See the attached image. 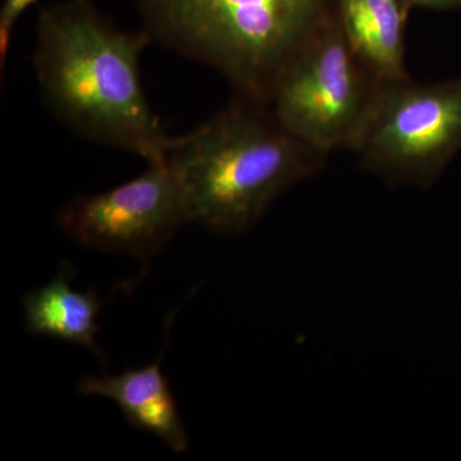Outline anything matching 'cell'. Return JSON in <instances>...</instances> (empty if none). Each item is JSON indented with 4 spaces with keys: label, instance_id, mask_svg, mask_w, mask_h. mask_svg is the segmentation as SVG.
<instances>
[{
    "label": "cell",
    "instance_id": "1",
    "mask_svg": "<svg viewBox=\"0 0 461 461\" xmlns=\"http://www.w3.org/2000/svg\"><path fill=\"white\" fill-rule=\"evenodd\" d=\"M153 44L144 30L115 25L90 0H60L36 20L33 75L45 108L83 140L166 159L172 136L149 103L141 57Z\"/></svg>",
    "mask_w": 461,
    "mask_h": 461
},
{
    "label": "cell",
    "instance_id": "2",
    "mask_svg": "<svg viewBox=\"0 0 461 461\" xmlns=\"http://www.w3.org/2000/svg\"><path fill=\"white\" fill-rule=\"evenodd\" d=\"M326 156L287 131L266 103L235 95L169 142L166 159L180 182L191 223L241 235L273 203L323 169Z\"/></svg>",
    "mask_w": 461,
    "mask_h": 461
},
{
    "label": "cell",
    "instance_id": "3",
    "mask_svg": "<svg viewBox=\"0 0 461 461\" xmlns=\"http://www.w3.org/2000/svg\"><path fill=\"white\" fill-rule=\"evenodd\" d=\"M151 41L222 76L235 95L268 104L287 63L338 0H135Z\"/></svg>",
    "mask_w": 461,
    "mask_h": 461
},
{
    "label": "cell",
    "instance_id": "4",
    "mask_svg": "<svg viewBox=\"0 0 461 461\" xmlns=\"http://www.w3.org/2000/svg\"><path fill=\"white\" fill-rule=\"evenodd\" d=\"M382 81L351 47L338 12L285 67L268 104L288 132L329 157L350 151Z\"/></svg>",
    "mask_w": 461,
    "mask_h": 461
},
{
    "label": "cell",
    "instance_id": "5",
    "mask_svg": "<svg viewBox=\"0 0 461 461\" xmlns=\"http://www.w3.org/2000/svg\"><path fill=\"white\" fill-rule=\"evenodd\" d=\"M461 148V80L382 81L351 153L364 171L427 189Z\"/></svg>",
    "mask_w": 461,
    "mask_h": 461
},
{
    "label": "cell",
    "instance_id": "6",
    "mask_svg": "<svg viewBox=\"0 0 461 461\" xmlns=\"http://www.w3.org/2000/svg\"><path fill=\"white\" fill-rule=\"evenodd\" d=\"M58 226L84 247L150 259L191 223L184 194L168 160L148 162L122 185L67 202Z\"/></svg>",
    "mask_w": 461,
    "mask_h": 461
},
{
    "label": "cell",
    "instance_id": "7",
    "mask_svg": "<svg viewBox=\"0 0 461 461\" xmlns=\"http://www.w3.org/2000/svg\"><path fill=\"white\" fill-rule=\"evenodd\" d=\"M163 350L156 362L140 368H129L117 375L85 377L77 390L84 396L112 400L133 429L157 437L175 453H184L189 448V435L162 371Z\"/></svg>",
    "mask_w": 461,
    "mask_h": 461
},
{
    "label": "cell",
    "instance_id": "8",
    "mask_svg": "<svg viewBox=\"0 0 461 461\" xmlns=\"http://www.w3.org/2000/svg\"><path fill=\"white\" fill-rule=\"evenodd\" d=\"M75 268L63 262L53 280L23 297L25 327L30 335L83 346L105 362L96 336L103 303L94 291L72 288Z\"/></svg>",
    "mask_w": 461,
    "mask_h": 461
},
{
    "label": "cell",
    "instance_id": "9",
    "mask_svg": "<svg viewBox=\"0 0 461 461\" xmlns=\"http://www.w3.org/2000/svg\"><path fill=\"white\" fill-rule=\"evenodd\" d=\"M339 23L357 56L381 80L408 77L405 23L400 0H338Z\"/></svg>",
    "mask_w": 461,
    "mask_h": 461
},
{
    "label": "cell",
    "instance_id": "10",
    "mask_svg": "<svg viewBox=\"0 0 461 461\" xmlns=\"http://www.w3.org/2000/svg\"><path fill=\"white\" fill-rule=\"evenodd\" d=\"M39 0H5L0 9V67L5 68L7 63L14 30L21 17Z\"/></svg>",
    "mask_w": 461,
    "mask_h": 461
},
{
    "label": "cell",
    "instance_id": "11",
    "mask_svg": "<svg viewBox=\"0 0 461 461\" xmlns=\"http://www.w3.org/2000/svg\"><path fill=\"white\" fill-rule=\"evenodd\" d=\"M409 11L412 8L446 9L460 7L461 0H405Z\"/></svg>",
    "mask_w": 461,
    "mask_h": 461
}]
</instances>
